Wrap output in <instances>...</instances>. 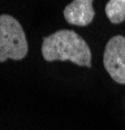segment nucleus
Listing matches in <instances>:
<instances>
[{
	"mask_svg": "<svg viewBox=\"0 0 125 130\" xmlns=\"http://www.w3.org/2000/svg\"><path fill=\"white\" fill-rule=\"evenodd\" d=\"M42 56L51 61H70L80 67L91 68V51L86 40L73 30H57L43 38Z\"/></svg>",
	"mask_w": 125,
	"mask_h": 130,
	"instance_id": "f257e3e1",
	"label": "nucleus"
},
{
	"mask_svg": "<svg viewBox=\"0 0 125 130\" xmlns=\"http://www.w3.org/2000/svg\"><path fill=\"white\" fill-rule=\"evenodd\" d=\"M29 51L25 31L18 21L9 14H0V62L22 60Z\"/></svg>",
	"mask_w": 125,
	"mask_h": 130,
	"instance_id": "f03ea898",
	"label": "nucleus"
},
{
	"mask_svg": "<svg viewBox=\"0 0 125 130\" xmlns=\"http://www.w3.org/2000/svg\"><path fill=\"white\" fill-rule=\"evenodd\" d=\"M103 65L115 82L125 85V37L115 35L107 42Z\"/></svg>",
	"mask_w": 125,
	"mask_h": 130,
	"instance_id": "7ed1b4c3",
	"label": "nucleus"
},
{
	"mask_svg": "<svg viewBox=\"0 0 125 130\" xmlns=\"http://www.w3.org/2000/svg\"><path fill=\"white\" fill-rule=\"evenodd\" d=\"M94 0H73L64 8V17L67 22L76 26H87L95 17Z\"/></svg>",
	"mask_w": 125,
	"mask_h": 130,
	"instance_id": "20e7f679",
	"label": "nucleus"
},
{
	"mask_svg": "<svg viewBox=\"0 0 125 130\" xmlns=\"http://www.w3.org/2000/svg\"><path fill=\"white\" fill-rule=\"evenodd\" d=\"M106 14L112 24L125 21V0H110L106 5Z\"/></svg>",
	"mask_w": 125,
	"mask_h": 130,
	"instance_id": "39448f33",
	"label": "nucleus"
}]
</instances>
